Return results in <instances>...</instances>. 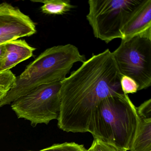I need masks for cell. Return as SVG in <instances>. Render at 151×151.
<instances>
[{"label":"cell","instance_id":"ac0fdd59","mask_svg":"<svg viewBox=\"0 0 151 151\" xmlns=\"http://www.w3.org/2000/svg\"><path fill=\"white\" fill-rule=\"evenodd\" d=\"M14 40L13 39L8 37H0V45L2 44H5L9 41Z\"/></svg>","mask_w":151,"mask_h":151},{"label":"cell","instance_id":"5b68a950","mask_svg":"<svg viewBox=\"0 0 151 151\" xmlns=\"http://www.w3.org/2000/svg\"><path fill=\"white\" fill-rule=\"evenodd\" d=\"M61 82L38 86L12 102V110L18 118L29 121L32 126L41 124H47L58 119Z\"/></svg>","mask_w":151,"mask_h":151},{"label":"cell","instance_id":"3957f363","mask_svg":"<svg viewBox=\"0 0 151 151\" xmlns=\"http://www.w3.org/2000/svg\"><path fill=\"white\" fill-rule=\"evenodd\" d=\"M139 123L128 94L118 93L101 101L91 118L88 132L106 143L129 151Z\"/></svg>","mask_w":151,"mask_h":151},{"label":"cell","instance_id":"2e32d148","mask_svg":"<svg viewBox=\"0 0 151 151\" xmlns=\"http://www.w3.org/2000/svg\"><path fill=\"white\" fill-rule=\"evenodd\" d=\"M138 115L140 116L151 117V99L147 100L136 107Z\"/></svg>","mask_w":151,"mask_h":151},{"label":"cell","instance_id":"4fadbf2b","mask_svg":"<svg viewBox=\"0 0 151 151\" xmlns=\"http://www.w3.org/2000/svg\"><path fill=\"white\" fill-rule=\"evenodd\" d=\"M16 77L10 70L0 72V90L9 91L15 83Z\"/></svg>","mask_w":151,"mask_h":151},{"label":"cell","instance_id":"8992f818","mask_svg":"<svg viewBox=\"0 0 151 151\" xmlns=\"http://www.w3.org/2000/svg\"><path fill=\"white\" fill-rule=\"evenodd\" d=\"M112 54L120 73L135 80L138 91L151 86V39L136 36L122 40Z\"/></svg>","mask_w":151,"mask_h":151},{"label":"cell","instance_id":"52a82bcc","mask_svg":"<svg viewBox=\"0 0 151 151\" xmlns=\"http://www.w3.org/2000/svg\"><path fill=\"white\" fill-rule=\"evenodd\" d=\"M36 32L35 23L19 8L6 2L0 4V37L15 40Z\"/></svg>","mask_w":151,"mask_h":151},{"label":"cell","instance_id":"6da1fadb","mask_svg":"<svg viewBox=\"0 0 151 151\" xmlns=\"http://www.w3.org/2000/svg\"><path fill=\"white\" fill-rule=\"evenodd\" d=\"M112 52L93 55L61 82L58 126L67 132H88L93 112L109 96L123 93Z\"/></svg>","mask_w":151,"mask_h":151},{"label":"cell","instance_id":"d6986e66","mask_svg":"<svg viewBox=\"0 0 151 151\" xmlns=\"http://www.w3.org/2000/svg\"><path fill=\"white\" fill-rule=\"evenodd\" d=\"M7 93V92L0 90V102L5 98Z\"/></svg>","mask_w":151,"mask_h":151},{"label":"cell","instance_id":"277c9868","mask_svg":"<svg viewBox=\"0 0 151 151\" xmlns=\"http://www.w3.org/2000/svg\"><path fill=\"white\" fill-rule=\"evenodd\" d=\"M141 0H90L86 19L96 38L108 44L122 39V30Z\"/></svg>","mask_w":151,"mask_h":151},{"label":"cell","instance_id":"9c48e42d","mask_svg":"<svg viewBox=\"0 0 151 151\" xmlns=\"http://www.w3.org/2000/svg\"><path fill=\"white\" fill-rule=\"evenodd\" d=\"M6 55L2 60L3 71L10 70L20 63L33 55L36 48L29 45L22 40H15L5 44Z\"/></svg>","mask_w":151,"mask_h":151},{"label":"cell","instance_id":"5bb4252c","mask_svg":"<svg viewBox=\"0 0 151 151\" xmlns=\"http://www.w3.org/2000/svg\"><path fill=\"white\" fill-rule=\"evenodd\" d=\"M86 151H128L97 138L93 139L91 145Z\"/></svg>","mask_w":151,"mask_h":151},{"label":"cell","instance_id":"ba28073f","mask_svg":"<svg viewBox=\"0 0 151 151\" xmlns=\"http://www.w3.org/2000/svg\"><path fill=\"white\" fill-rule=\"evenodd\" d=\"M122 40L136 36L151 40V0H143L122 30Z\"/></svg>","mask_w":151,"mask_h":151},{"label":"cell","instance_id":"7a4b0ae2","mask_svg":"<svg viewBox=\"0 0 151 151\" xmlns=\"http://www.w3.org/2000/svg\"><path fill=\"white\" fill-rule=\"evenodd\" d=\"M86 60L85 56L71 44L46 49L16 77L14 87L0 102V107L9 105L40 86L63 81L75 63Z\"/></svg>","mask_w":151,"mask_h":151},{"label":"cell","instance_id":"ffe728a7","mask_svg":"<svg viewBox=\"0 0 151 151\" xmlns=\"http://www.w3.org/2000/svg\"><path fill=\"white\" fill-rule=\"evenodd\" d=\"M2 60L0 61V72L3 71L2 69Z\"/></svg>","mask_w":151,"mask_h":151},{"label":"cell","instance_id":"e0dca14e","mask_svg":"<svg viewBox=\"0 0 151 151\" xmlns=\"http://www.w3.org/2000/svg\"><path fill=\"white\" fill-rule=\"evenodd\" d=\"M5 44L0 45V61L2 60L5 58L6 55Z\"/></svg>","mask_w":151,"mask_h":151},{"label":"cell","instance_id":"9a60e30c","mask_svg":"<svg viewBox=\"0 0 151 151\" xmlns=\"http://www.w3.org/2000/svg\"><path fill=\"white\" fill-rule=\"evenodd\" d=\"M120 83L122 91L124 94L134 93L138 91L139 86L137 83L129 77L122 75Z\"/></svg>","mask_w":151,"mask_h":151},{"label":"cell","instance_id":"30bf717a","mask_svg":"<svg viewBox=\"0 0 151 151\" xmlns=\"http://www.w3.org/2000/svg\"><path fill=\"white\" fill-rule=\"evenodd\" d=\"M130 151H151V117L140 116Z\"/></svg>","mask_w":151,"mask_h":151},{"label":"cell","instance_id":"8fae6325","mask_svg":"<svg viewBox=\"0 0 151 151\" xmlns=\"http://www.w3.org/2000/svg\"><path fill=\"white\" fill-rule=\"evenodd\" d=\"M31 1L43 3L41 11L44 14L49 15L65 14L75 7L69 0H32Z\"/></svg>","mask_w":151,"mask_h":151},{"label":"cell","instance_id":"7c38bea8","mask_svg":"<svg viewBox=\"0 0 151 151\" xmlns=\"http://www.w3.org/2000/svg\"><path fill=\"white\" fill-rule=\"evenodd\" d=\"M39 151H86V149L83 145H79L75 142H65L54 144Z\"/></svg>","mask_w":151,"mask_h":151}]
</instances>
